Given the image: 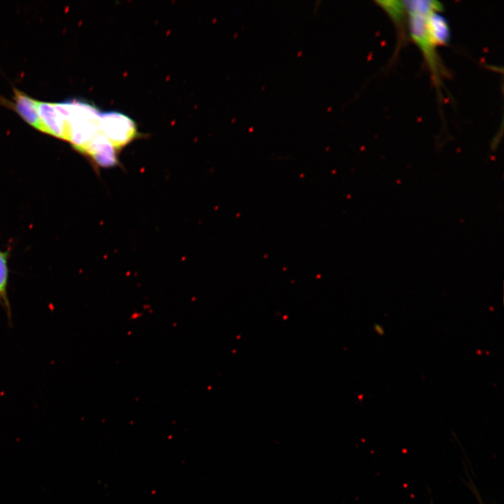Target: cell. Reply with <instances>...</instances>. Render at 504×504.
Returning <instances> with one entry per match:
<instances>
[{
  "instance_id": "6da1fadb",
  "label": "cell",
  "mask_w": 504,
  "mask_h": 504,
  "mask_svg": "<svg viewBox=\"0 0 504 504\" xmlns=\"http://www.w3.org/2000/svg\"><path fill=\"white\" fill-rule=\"evenodd\" d=\"M408 17L410 34L425 57L433 78L438 82L441 66L437 54L439 46L429 27L428 15L435 10L442 9V4L435 1H405Z\"/></svg>"
},
{
  "instance_id": "7a4b0ae2",
  "label": "cell",
  "mask_w": 504,
  "mask_h": 504,
  "mask_svg": "<svg viewBox=\"0 0 504 504\" xmlns=\"http://www.w3.org/2000/svg\"><path fill=\"white\" fill-rule=\"evenodd\" d=\"M66 121V141L79 152L100 132V115L89 103L69 100L56 103Z\"/></svg>"
},
{
  "instance_id": "3957f363",
  "label": "cell",
  "mask_w": 504,
  "mask_h": 504,
  "mask_svg": "<svg viewBox=\"0 0 504 504\" xmlns=\"http://www.w3.org/2000/svg\"><path fill=\"white\" fill-rule=\"evenodd\" d=\"M99 128L117 150L127 145L137 135L133 120L116 111L101 113Z\"/></svg>"
},
{
  "instance_id": "277c9868",
  "label": "cell",
  "mask_w": 504,
  "mask_h": 504,
  "mask_svg": "<svg viewBox=\"0 0 504 504\" xmlns=\"http://www.w3.org/2000/svg\"><path fill=\"white\" fill-rule=\"evenodd\" d=\"M38 113L43 125V132L66 141V121L56 103L38 101Z\"/></svg>"
},
{
  "instance_id": "5b68a950",
  "label": "cell",
  "mask_w": 504,
  "mask_h": 504,
  "mask_svg": "<svg viewBox=\"0 0 504 504\" xmlns=\"http://www.w3.org/2000/svg\"><path fill=\"white\" fill-rule=\"evenodd\" d=\"M38 102L24 92L14 89L13 103L11 104L13 108L27 123L43 132L38 113Z\"/></svg>"
},
{
  "instance_id": "8992f818",
  "label": "cell",
  "mask_w": 504,
  "mask_h": 504,
  "mask_svg": "<svg viewBox=\"0 0 504 504\" xmlns=\"http://www.w3.org/2000/svg\"><path fill=\"white\" fill-rule=\"evenodd\" d=\"M8 253L0 250V305L5 311L8 320L10 321L12 314L8 296Z\"/></svg>"
}]
</instances>
